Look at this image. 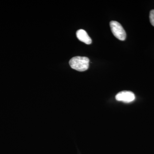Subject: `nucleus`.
<instances>
[{"label": "nucleus", "mask_w": 154, "mask_h": 154, "mask_svg": "<svg viewBox=\"0 0 154 154\" xmlns=\"http://www.w3.org/2000/svg\"><path fill=\"white\" fill-rule=\"evenodd\" d=\"M149 19L152 25L154 26V10H152L150 12Z\"/></svg>", "instance_id": "5"}, {"label": "nucleus", "mask_w": 154, "mask_h": 154, "mask_svg": "<svg viewBox=\"0 0 154 154\" xmlns=\"http://www.w3.org/2000/svg\"><path fill=\"white\" fill-rule=\"evenodd\" d=\"M90 60L86 57L76 56L69 61L71 67L75 70L84 72L89 68Z\"/></svg>", "instance_id": "1"}, {"label": "nucleus", "mask_w": 154, "mask_h": 154, "mask_svg": "<svg viewBox=\"0 0 154 154\" xmlns=\"http://www.w3.org/2000/svg\"><path fill=\"white\" fill-rule=\"evenodd\" d=\"M135 96L131 91H122L119 92L116 96V99L118 101H122L125 103H129L134 101Z\"/></svg>", "instance_id": "3"}, {"label": "nucleus", "mask_w": 154, "mask_h": 154, "mask_svg": "<svg viewBox=\"0 0 154 154\" xmlns=\"http://www.w3.org/2000/svg\"><path fill=\"white\" fill-rule=\"evenodd\" d=\"M76 36L79 40L86 44H91L92 43V39L85 30L83 29L78 30L76 32Z\"/></svg>", "instance_id": "4"}, {"label": "nucleus", "mask_w": 154, "mask_h": 154, "mask_svg": "<svg viewBox=\"0 0 154 154\" xmlns=\"http://www.w3.org/2000/svg\"><path fill=\"white\" fill-rule=\"evenodd\" d=\"M111 31L116 38L124 41L126 37V32L120 23L116 21H111L110 23Z\"/></svg>", "instance_id": "2"}]
</instances>
